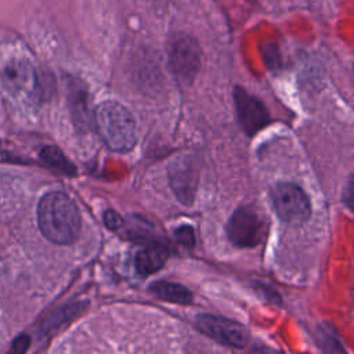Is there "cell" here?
Returning a JSON list of instances; mask_svg holds the SVG:
<instances>
[{"mask_svg": "<svg viewBox=\"0 0 354 354\" xmlns=\"http://www.w3.org/2000/svg\"><path fill=\"white\" fill-rule=\"evenodd\" d=\"M37 221L43 235L59 245L73 243L82 227L76 203L61 191L48 192L41 198L37 207Z\"/></svg>", "mask_w": 354, "mask_h": 354, "instance_id": "1", "label": "cell"}, {"mask_svg": "<svg viewBox=\"0 0 354 354\" xmlns=\"http://www.w3.org/2000/svg\"><path fill=\"white\" fill-rule=\"evenodd\" d=\"M71 109L75 118V122L79 126H87V123L90 122V104H88V97H87V91L83 87H72L71 88Z\"/></svg>", "mask_w": 354, "mask_h": 354, "instance_id": "12", "label": "cell"}, {"mask_svg": "<svg viewBox=\"0 0 354 354\" xmlns=\"http://www.w3.org/2000/svg\"><path fill=\"white\" fill-rule=\"evenodd\" d=\"M169 183L176 198L183 205H192L199 183V170L192 156L176 158L169 165Z\"/></svg>", "mask_w": 354, "mask_h": 354, "instance_id": "6", "label": "cell"}, {"mask_svg": "<svg viewBox=\"0 0 354 354\" xmlns=\"http://www.w3.org/2000/svg\"><path fill=\"white\" fill-rule=\"evenodd\" d=\"M196 324L206 335L221 344L234 348H243L248 344L249 333L246 328L236 321L224 317L202 314L196 318Z\"/></svg>", "mask_w": 354, "mask_h": 354, "instance_id": "7", "label": "cell"}, {"mask_svg": "<svg viewBox=\"0 0 354 354\" xmlns=\"http://www.w3.org/2000/svg\"><path fill=\"white\" fill-rule=\"evenodd\" d=\"M167 260V250L159 243H153L140 250L136 256V268L141 275H151L160 270Z\"/></svg>", "mask_w": 354, "mask_h": 354, "instance_id": "10", "label": "cell"}, {"mask_svg": "<svg viewBox=\"0 0 354 354\" xmlns=\"http://www.w3.org/2000/svg\"><path fill=\"white\" fill-rule=\"evenodd\" d=\"M174 236L178 243L185 248H192L195 245V232L194 228L188 224H181L180 227H177L174 231Z\"/></svg>", "mask_w": 354, "mask_h": 354, "instance_id": "14", "label": "cell"}, {"mask_svg": "<svg viewBox=\"0 0 354 354\" xmlns=\"http://www.w3.org/2000/svg\"><path fill=\"white\" fill-rule=\"evenodd\" d=\"M234 100L241 126L249 136L256 134L268 123V113L263 102L245 88L236 87L234 90Z\"/></svg>", "mask_w": 354, "mask_h": 354, "instance_id": "8", "label": "cell"}, {"mask_svg": "<svg viewBox=\"0 0 354 354\" xmlns=\"http://www.w3.org/2000/svg\"><path fill=\"white\" fill-rule=\"evenodd\" d=\"M152 295L162 300L178 303V304H189L192 303V293L183 285L167 282V281H158L149 286Z\"/></svg>", "mask_w": 354, "mask_h": 354, "instance_id": "11", "label": "cell"}, {"mask_svg": "<svg viewBox=\"0 0 354 354\" xmlns=\"http://www.w3.org/2000/svg\"><path fill=\"white\" fill-rule=\"evenodd\" d=\"M43 158H44L48 163H51L54 167L61 169L64 173H68V174H75V173H76L73 165L69 163L68 159H65V156H64L57 148L47 147V148L43 151Z\"/></svg>", "mask_w": 354, "mask_h": 354, "instance_id": "13", "label": "cell"}, {"mask_svg": "<svg viewBox=\"0 0 354 354\" xmlns=\"http://www.w3.org/2000/svg\"><path fill=\"white\" fill-rule=\"evenodd\" d=\"M170 66L181 83H191L201 66V50L196 40L188 35L178 33L170 44Z\"/></svg>", "mask_w": 354, "mask_h": 354, "instance_id": "5", "label": "cell"}, {"mask_svg": "<svg viewBox=\"0 0 354 354\" xmlns=\"http://www.w3.org/2000/svg\"><path fill=\"white\" fill-rule=\"evenodd\" d=\"M267 220L253 207H238L227 223L228 239L239 248H253L264 241Z\"/></svg>", "mask_w": 354, "mask_h": 354, "instance_id": "3", "label": "cell"}, {"mask_svg": "<svg viewBox=\"0 0 354 354\" xmlns=\"http://www.w3.org/2000/svg\"><path fill=\"white\" fill-rule=\"evenodd\" d=\"M98 134L108 148L116 152L130 151L137 141V124L130 111L116 101L100 104L94 112Z\"/></svg>", "mask_w": 354, "mask_h": 354, "instance_id": "2", "label": "cell"}, {"mask_svg": "<svg viewBox=\"0 0 354 354\" xmlns=\"http://www.w3.org/2000/svg\"><path fill=\"white\" fill-rule=\"evenodd\" d=\"M4 84L14 91L32 90L35 86V73L32 66L24 61H15L4 69Z\"/></svg>", "mask_w": 354, "mask_h": 354, "instance_id": "9", "label": "cell"}, {"mask_svg": "<svg viewBox=\"0 0 354 354\" xmlns=\"http://www.w3.org/2000/svg\"><path fill=\"white\" fill-rule=\"evenodd\" d=\"M104 221L109 230H118L123 224V218L115 210H106L104 214Z\"/></svg>", "mask_w": 354, "mask_h": 354, "instance_id": "15", "label": "cell"}, {"mask_svg": "<svg viewBox=\"0 0 354 354\" xmlns=\"http://www.w3.org/2000/svg\"><path fill=\"white\" fill-rule=\"evenodd\" d=\"M271 201L278 217L289 225L303 224L311 214L310 199L296 184L278 183L271 189Z\"/></svg>", "mask_w": 354, "mask_h": 354, "instance_id": "4", "label": "cell"}]
</instances>
